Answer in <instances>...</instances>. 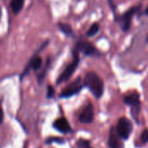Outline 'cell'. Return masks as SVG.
Masks as SVG:
<instances>
[{
	"label": "cell",
	"mask_w": 148,
	"mask_h": 148,
	"mask_svg": "<svg viewBox=\"0 0 148 148\" xmlns=\"http://www.w3.org/2000/svg\"><path fill=\"white\" fill-rule=\"evenodd\" d=\"M108 2H109V5H110V6H111L112 10L113 12H115V8H116V6L114 5V4H113V2H112V0H108Z\"/></svg>",
	"instance_id": "ffe728a7"
},
{
	"label": "cell",
	"mask_w": 148,
	"mask_h": 148,
	"mask_svg": "<svg viewBox=\"0 0 148 148\" xmlns=\"http://www.w3.org/2000/svg\"><path fill=\"white\" fill-rule=\"evenodd\" d=\"M79 121L84 124H90L93 121L94 119V108L92 105H88L80 113Z\"/></svg>",
	"instance_id": "9c48e42d"
},
{
	"label": "cell",
	"mask_w": 148,
	"mask_h": 148,
	"mask_svg": "<svg viewBox=\"0 0 148 148\" xmlns=\"http://www.w3.org/2000/svg\"><path fill=\"white\" fill-rule=\"evenodd\" d=\"M140 10V6H134L130 9H128L125 13L115 16V21L119 25L121 30L124 32H128L131 29L132 18L135 14H137Z\"/></svg>",
	"instance_id": "7a4b0ae2"
},
{
	"label": "cell",
	"mask_w": 148,
	"mask_h": 148,
	"mask_svg": "<svg viewBox=\"0 0 148 148\" xmlns=\"http://www.w3.org/2000/svg\"><path fill=\"white\" fill-rule=\"evenodd\" d=\"M84 86L88 87L96 99L101 98L104 93V82L98 74L93 71H89L86 74L84 79Z\"/></svg>",
	"instance_id": "6da1fadb"
},
{
	"label": "cell",
	"mask_w": 148,
	"mask_h": 148,
	"mask_svg": "<svg viewBox=\"0 0 148 148\" xmlns=\"http://www.w3.org/2000/svg\"><path fill=\"white\" fill-rule=\"evenodd\" d=\"M77 148H91L90 146V141L86 139H79L77 142Z\"/></svg>",
	"instance_id": "9a60e30c"
},
{
	"label": "cell",
	"mask_w": 148,
	"mask_h": 148,
	"mask_svg": "<svg viewBox=\"0 0 148 148\" xmlns=\"http://www.w3.org/2000/svg\"><path fill=\"white\" fill-rule=\"evenodd\" d=\"M145 15H146V16H148V6L146 7L145 11Z\"/></svg>",
	"instance_id": "44dd1931"
},
{
	"label": "cell",
	"mask_w": 148,
	"mask_h": 148,
	"mask_svg": "<svg viewBox=\"0 0 148 148\" xmlns=\"http://www.w3.org/2000/svg\"><path fill=\"white\" fill-rule=\"evenodd\" d=\"M146 42H148V35H147V38H146Z\"/></svg>",
	"instance_id": "7402d4cb"
},
{
	"label": "cell",
	"mask_w": 148,
	"mask_h": 148,
	"mask_svg": "<svg viewBox=\"0 0 148 148\" xmlns=\"http://www.w3.org/2000/svg\"><path fill=\"white\" fill-rule=\"evenodd\" d=\"M74 50H76L78 52L81 51L86 56H96V57H98L100 55V53L97 50V48L92 43H90L89 41L85 40V39L79 40L77 43L76 47Z\"/></svg>",
	"instance_id": "52a82bcc"
},
{
	"label": "cell",
	"mask_w": 148,
	"mask_h": 148,
	"mask_svg": "<svg viewBox=\"0 0 148 148\" xmlns=\"http://www.w3.org/2000/svg\"><path fill=\"white\" fill-rule=\"evenodd\" d=\"M25 0H12L11 8L14 14H18L24 7Z\"/></svg>",
	"instance_id": "7c38bea8"
},
{
	"label": "cell",
	"mask_w": 148,
	"mask_h": 148,
	"mask_svg": "<svg viewBox=\"0 0 148 148\" xmlns=\"http://www.w3.org/2000/svg\"><path fill=\"white\" fill-rule=\"evenodd\" d=\"M99 25L98 23H94L92 25V26L87 31L86 35H87V37H93L99 32Z\"/></svg>",
	"instance_id": "5bb4252c"
},
{
	"label": "cell",
	"mask_w": 148,
	"mask_h": 148,
	"mask_svg": "<svg viewBox=\"0 0 148 148\" xmlns=\"http://www.w3.org/2000/svg\"><path fill=\"white\" fill-rule=\"evenodd\" d=\"M54 88L51 86H48V89H47V98L48 99H51L54 96Z\"/></svg>",
	"instance_id": "e0dca14e"
},
{
	"label": "cell",
	"mask_w": 148,
	"mask_h": 148,
	"mask_svg": "<svg viewBox=\"0 0 148 148\" xmlns=\"http://www.w3.org/2000/svg\"><path fill=\"white\" fill-rule=\"evenodd\" d=\"M51 142H58V143H63L64 140L62 138H51L49 139H47L46 143H51Z\"/></svg>",
	"instance_id": "ac0fdd59"
},
{
	"label": "cell",
	"mask_w": 148,
	"mask_h": 148,
	"mask_svg": "<svg viewBox=\"0 0 148 148\" xmlns=\"http://www.w3.org/2000/svg\"><path fill=\"white\" fill-rule=\"evenodd\" d=\"M124 102L127 106H131L132 116L138 122V114L140 112V107H141L139 93L136 91H134L131 93H128L127 95H125L124 97Z\"/></svg>",
	"instance_id": "3957f363"
},
{
	"label": "cell",
	"mask_w": 148,
	"mask_h": 148,
	"mask_svg": "<svg viewBox=\"0 0 148 148\" xmlns=\"http://www.w3.org/2000/svg\"><path fill=\"white\" fill-rule=\"evenodd\" d=\"M73 60L71 63H70L67 67L64 69V71L60 74V76L58 77V80H57V83L58 84H60V83H63V82H65L67 81L71 76L72 74L74 73V71H75L76 68L78 67L79 65V52L74 50L73 52Z\"/></svg>",
	"instance_id": "277c9868"
},
{
	"label": "cell",
	"mask_w": 148,
	"mask_h": 148,
	"mask_svg": "<svg viewBox=\"0 0 148 148\" xmlns=\"http://www.w3.org/2000/svg\"><path fill=\"white\" fill-rule=\"evenodd\" d=\"M140 139H141V142L143 144H146L148 143V130L147 129H145L142 133H141V136H140Z\"/></svg>",
	"instance_id": "2e32d148"
},
{
	"label": "cell",
	"mask_w": 148,
	"mask_h": 148,
	"mask_svg": "<svg viewBox=\"0 0 148 148\" xmlns=\"http://www.w3.org/2000/svg\"><path fill=\"white\" fill-rule=\"evenodd\" d=\"M42 58L39 57V56H38V55H35V56H33V58L30 60V62L28 63V65H27V67L25 69V71H24V73H23V75L21 76V77H24V76H25L26 74L28 73V71H29V70H30V68H32L34 71H38L41 66H42Z\"/></svg>",
	"instance_id": "8fae6325"
},
{
	"label": "cell",
	"mask_w": 148,
	"mask_h": 148,
	"mask_svg": "<svg viewBox=\"0 0 148 148\" xmlns=\"http://www.w3.org/2000/svg\"><path fill=\"white\" fill-rule=\"evenodd\" d=\"M58 26L59 28V30L66 36L71 37L73 35V32L72 29L71 27V25H69L68 24H64V23H58Z\"/></svg>",
	"instance_id": "4fadbf2b"
},
{
	"label": "cell",
	"mask_w": 148,
	"mask_h": 148,
	"mask_svg": "<svg viewBox=\"0 0 148 148\" xmlns=\"http://www.w3.org/2000/svg\"><path fill=\"white\" fill-rule=\"evenodd\" d=\"M83 87H84V82H82V79L80 78H78L62 91L60 94V98L67 99L75 94H78L82 90Z\"/></svg>",
	"instance_id": "8992f818"
},
{
	"label": "cell",
	"mask_w": 148,
	"mask_h": 148,
	"mask_svg": "<svg viewBox=\"0 0 148 148\" xmlns=\"http://www.w3.org/2000/svg\"><path fill=\"white\" fill-rule=\"evenodd\" d=\"M4 121V112L2 110V108L0 107V125H1Z\"/></svg>",
	"instance_id": "d6986e66"
},
{
	"label": "cell",
	"mask_w": 148,
	"mask_h": 148,
	"mask_svg": "<svg viewBox=\"0 0 148 148\" xmlns=\"http://www.w3.org/2000/svg\"><path fill=\"white\" fill-rule=\"evenodd\" d=\"M115 127H116L118 135L123 140H127L129 138V137L132 132V129H133L131 120L125 117L120 118L118 121L117 126H115Z\"/></svg>",
	"instance_id": "5b68a950"
},
{
	"label": "cell",
	"mask_w": 148,
	"mask_h": 148,
	"mask_svg": "<svg viewBox=\"0 0 148 148\" xmlns=\"http://www.w3.org/2000/svg\"><path fill=\"white\" fill-rule=\"evenodd\" d=\"M108 145L110 148H124V144L120 137L118 135L115 126H112L110 129L109 138H108Z\"/></svg>",
	"instance_id": "ba28073f"
},
{
	"label": "cell",
	"mask_w": 148,
	"mask_h": 148,
	"mask_svg": "<svg viewBox=\"0 0 148 148\" xmlns=\"http://www.w3.org/2000/svg\"><path fill=\"white\" fill-rule=\"evenodd\" d=\"M53 127L62 133H69L71 132V126L64 118H59L53 123Z\"/></svg>",
	"instance_id": "30bf717a"
}]
</instances>
